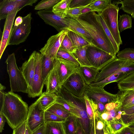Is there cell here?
Returning a JSON list of instances; mask_svg holds the SVG:
<instances>
[{
	"label": "cell",
	"instance_id": "ee69618b",
	"mask_svg": "<svg viewBox=\"0 0 134 134\" xmlns=\"http://www.w3.org/2000/svg\"><path fill=\"white\" fill-rule=\"evenodd\" d=\"M92 0H72L70 8L86 6L89 5Z\"/></svg>",
	"mask_w": 134,
	"mask_h": 134
},
{
	"label": "cell",
	"instance_id": "9a60e30c",
	"mask_svg": "<svg viewBox=\"0 0 134 134\" xmlns=\"http://www.w3.org/2000/svg\"><path fill=\"white\" fill-rule=\"evenodd\" d=\"M21 9H17L9 12L6 18L0 41V59L7 46L9 45V42L11 32L13 26L15 17L18 12Z\"/></svg>",
	"mask_w": 134,
	"mask_h": 134
},
{
	"label": "cell",
	"instance_id": "6f0895ef",
	"mask_svg": "<svg viewBox=\"0 0 134 134\" xmlns=\"http://www.w3.org/2000/svg\"><path fill=\"white\" fill-rule=\"evenodd\" d=\"M101 116L103 120L105 121H107L109 117L108 111L106 110L105 111L101 114Z\"/></svg>",
	"mask_w": 134,
	"mask_h": 134
},
{
	"label": "cell",
	"instance_id": "d590c367",
	"mask_svg": "<svg viewBox=\"0 0 134 134\" xmlns=\"http://www.w3.org/2000/svg\"><path fill=\"white\" fill-rule=\"evenodd\" d=\"M115 4H121L120 9L130 15L131 17L134 19V0H119L116 2Z\"/></svg>",
	"mask_w": 134,
	"mask_h": 134
},
{
	"label": "cell",
	"instance_id": "94428289",
	"mask_svg": "<svg viewBox=\"0 0 134 134\" xmlns=\"http://www.w3.org/2000/svg\"><path fill=\"white\" fill-rule=\"evenodd\" d=\"M93 12L92 9L88 7L83 9L82 12V14H86L88 12Z\"/></svg>",
	"mask_w": 134,
	"mask_h": 134
},
{
	"label": "cell",
	"instance_id": "8d00e7d4",
	"mask_svg": "<svg viewBox=\"0 0 134 134\" xmlns=\"http://www.w3.org/2000/svg\"><path fill=\"white\" fill-rule=\"evenodd\" d=\"M61 0H42L35 6L34 9L38 11L51 10Z\"/></svg>",
	"mask_w": 134,
	"mask_h": 134
},
{
	"label": "cell",
	"instance_id": "cb8c5ba5",
	"mask_svg": "<svg viewBox=\"0 0 134 134\" xmlns=\"http://www.w3.org/2000/svg\"><path fill=\"white\" fill-rule=\"evenodd\" d=\"M41 55V66L42 77L45 82L47 76L53 67L55 59H52L48 56Z\"/></svg>",
	"mask_w": 134,
	"mask_h": 134
},
{
	"label": "cell",
	"instance_id": "7bdbcfd3",
	"mask_svg": "<svg viewBox=\"0 0 134 134\" xmlns=\"http://www.w3.org/2000/svg\"><path fill=\"white\" fill-rule=\"evenodd\" d=\"M44 118L45 123L54 122H64L66 119L47 111H45Z\"/></svg>",
	"mask_w": 134,
	"mask_h": 134
},
{
	"label": "cell",
	"instance_id": "db71d44e",
	"mask_svg": "<svg viewBox=\"0 0 134 134\" xmlns=\"http://www.w3.org/2000/svg\"><path fill=\"white\" fill-rule=\"evenodd\" d=\"M45 124L42 125L32 132L31 134H44Z\"/></svg>",
	"mask_w": 134,
	"mask_h": 134
},
{
	"label": "cell",
	"instance_id": "7402d4cb",
	"mask_svg": "<svg viewBox=\"0 0 134 134\" xmlns=\"http://www.w3.org/2000/svg\"><path fill=\"white\" fill-rule=\"evenodd\" d=\"M129 74L123 72L115 73L97 82H93L89 86L91 87H100L104 88L107 85L113 82H118L120 80Z\"/></svg>",
	"mask_w": 134,
	"mask_h": 134
},
{
	"label": "cell",
	"instance_id": "6125c7cd",
	"mask_svg": "<svg viewBox=\"0 0 134 134\" xmlns=\"http://www.w3.org/2000/svg\"><path fill=\"white\" fill-rule=\"evenodd\" d=\"M95 134H104V129L102 130H95Z\"/></svg>",
	"mask_w": 134,
	"mask_h": 134
},
{
	"label": "cell",
	"instance_id": "ba28073f",
	"mask_svg": "<svg viewBox=\"0 0 134 134\" xmlns=\"http://www.w3.org/2000/svg\"><path fill=\"white\" fill-rule=\"evenodd\" d=\"M40 99L39 97L29 107L26 121L27 125L32 132L45 123V111L41 106Z\"/></svg>",
	"mask_w": 134,
	"mask_h": 134
},
{
	"label": "cell",
	"instance_id": "f907efd6",
	"mask_svg": "<svg viewBox=\"0 0 134 134\" xmlns=\"http://www.w3.org/2000/svg\"><path fill=\"white\" fill-rule=\"evenodd\" d=\"M95 123L94 115L93 118L90 120V134H95Z\"/></svg>",
	"mask_w": 134,
	"mask_h": 134
},
{
	"label": "cell",
	"instance_id": "816d5d0a",
	"mask_svg": "<svg viewBox=\"0 0 134 134\" xmlns=\"http://www.w3.org/2000/svg\"><path fill=\"white\" fill-rule=\"evenodd\" d=\"M115 134H133L126 126L119 131L115 132Z\"/></svg>",
	"mask_w": 134,
	"mask_h": 134
},
{
	"label": "cell",
	"instance_id": "ab89813d",
	"mask_svg": "<svg viewBox=\"0 0 134 134\" xmlns=\"http://www.w3.org/2000/svg\"><path fill=\"white\" fill-rule=\"evenodd\" d=\"M57 56L71 62L80 66L73 54L63 49L59 48L57 52Z\"/></svg>",
	"mask_w": 134,
	"mask_h": 134
},
{
	"label": "cell",
	"instance_id": "d6986e66",
	"mask_svg": "<svg viewBox=\"0 0 134 134\" xmlns=\"http://www.w3.org/2000/svg\"><path fill=\"white\" fill-rule=\"evenodd\" d=\"M67 25V29L72 31L80 36L93 46V39L90 33L84 27L76 20L68 17L66 18Z\"/></svg>",
	"mask_w": 134,
	"mask_h": 134
},
{
	"label": "cell",
	"instance_id": "2e32d148",
	"mask_svg": "<svg viewBox=\"0 0 134 134\" xmlns=\"http://www.w3.org/2000/svg\"><path fill=\"white\" fill-rule=\"evenodd\" d=\"M57 58L58 62V74L62 86L72 75L78 70L80 66L63 58L57 57Z\"/></svg>",
	"mask_w": 134,
	"mask_h": 134
},
{
	"label": "cell",
	"instance_id": "e0dca14e",
	"mask_svg": "<svg viewBox=\"0 0 134 134\" xmlns=\"http://www.w3.org/2000/svg\"><path fill=\"white\" fill-rule=\"evenodd\" d=\"M58 62L57 58L54 60L53 67L45 82L47 94L58 92L61 86L58 72Z\"/></svg>",
	"mask_w": 134,
	"mask_h": 134
},
{
	"label": "cell",
	"instance_id": "5b68a950",
	"mask_svg": "<svg viewBox=\"0 0 134 134\" xmlns=\"http://www.w3.org/2000/svg\"><path fill=\"white\" fill-rule=\"evenodd\" d=\"M118 4L111 3L100 14L119 47L120 45L122 44V41L118 26V15L119 9Z\"/></svg>",
	"mask_w": 134,
	"mask_h": 134
},
{
	"label": "cell",
	"instance_id": "ffe728a7",
	"mask_svg": "<svg viewBox=\"0 0 134 134\" xmlns=\"http://www.w3.org/2000/svg\"><path fill=\"white\" fill-rule=\"evenodd\" d=\"M117 94V101L120 104L121 109L128 108L134 105V90L119 91Z\"/></svg>",
	"mask_w": 134,
	"mask_h": 134
},
{
	"label": "cell",
	"instance_id": "5bb4252c",
	"mask_svg": "<svg viewBox=\"0 0 134 134\" xmlns=\"http://www.w3.org/2000/svg\"><path fill=\"white\" fill-rule=\"evenodd\" d=\"M37 13L46 24L54 28L59 32L67 29L66 18H63L55 15L52 9L39 10Z\"/></svg>",
	"mask_w": 134,
	"mask_h": 134
},
{
	"label": "cell",
	"instance_id": "836d02e7",
	"mask_svg": "<svg viewBox=\"0 0 134 134\" xmlns=\"http://www.w3.org/2000/svg\"><path fill=\"white\" fill-rule=\"evenodd\" d=\"M66 134H75L77 129V118L70 115L66 119L64 122Z\"/></svg>",
	"mask_w": 134,
	"mask_h": 134
},
{
	"label": "cell",
	"instance_id": "60d3db41",
	"mask_svg": "<svg viewBox=\"0 0 134 134\" xmlns=\"http://www.w3.org/2000/svg\"><path fill=\"white\" fill-rule=\"evenodd\" d=\"M88 5L70 8L68 10L67 16L76 20L82 15L83 10L87 7Z\"/></svg>",
	"mask_w": 134,
	"mask_h": 134
},
{
	"label": "cell",
	"instance_id": "11a10c76",
	"mask_svg": "<svg viewBox=\"0 0 134 134\" xmlns=\"http://www.w3.org/2000/svg\"><path fill=\"white\" fill-rule=\"evenodd\" d=\"M96 103L97 105L98 111L100 113L102 114L106 110L104 104L100 102Z\"/></svg>",
	"mask_w": 134,
	"mask_h": 134
},
{
	"label": "cell",
	"instance_id": "680465c9",
	"mask_svg": "<svg viewBox=\"0 0 134 134\" xmlns=\"http://www.w3.org/2000/svg\"><path fill=\"white\" fill-rule=\"evenodd\" d=\"M23 17L19 16L17 17L15 20L14 25V26H17L21 24L23 22Z\"/></svg>",
	"mask_w": 134,
	"mask_h": 134
},
{
	"label": "cell",
	"instance_id": "7dc6e473",
	"mask_svg": "<svg viewBox=\"0 0 134 134\" xmlns=\"http://www.w3.org/2000/svg\"><path fill=\"white\" fill-rule=\"evenodd\" d=\"M6 89V87L1 83L0 85V111L2 108L5 98L6 92L4 90Z\"/></svg>",
	"mask_w": 134,
	"mask_h": 134
},
{
	"label": "cell",
	"instance_id": "bcb514c9",
	"mask_svg": "<svg viewBox=\"0 0 134 134\" xmlns=\"http://www.w3.org/2000/svg\"><path fill=\"white\" fill-rule=\"evenodd\" d=\"M26 126V121H25L13 130L12 134H25Z\"/></svg>",
	"mask_w": 134,
	"mask_h": 134
},
{
	"label": "cell",
	"instance_id": "f35d334b",
	"mask_svg": "<svg viewBox=\"0 0 134 134\" xmlns=\"http://www.w3.org/2000/svg\"><path fill=\"white\" fill-rule=\"evenodd\" d=\"M67 34L64 38L59 48L73 53L76 49H75L71 39Z\"/></svg>",
	"mask_w": 134,
	"mask_h": 134
},
{
	"label": "cell",
	"instance_id": "d6a6232c",
	"mask_svg": "<svg viewBox=\"0 0 134 134\" xmlns=\"http://www.w3.org/2000/svg\"><path fill=\"white\" fill-rule=\"evenodd\" d=\"M96 15L97 20L102 26L106 35L111 41L116 53L117 54L119 51V47L118 46L110 32L101 16L100 13H96Z\"/></svg>",
	"mask_w": 134,
	"mask_h": 134
},
{
	"label": "cell",
	"instance_id": "30bf717a",
	"mask_svg": "<svg viewBox=\"0 0 134 134\" xmlns=\"http://www.w3.org/2000/svg\"><path fill=\"white\" fill-rule=\"evenodd\" d=\"M41 55L36 51L35 70L33 82L30 88L28 90V96L34 98L40 96L43 93L42 90L45 85L43 80L41 69Z\"/></svg>",
	"mask_w": 134,
	"mask_h": 134
},
{
	"label": "cell",
	"instance_id": "1f68e13d",
	"mask_svg": "<svg viewBox=\"0 0 134 134\" xmlns=\"http://www.w3.org/2000/svg\"><path fill=\"white\" fill-rule=\"evenodd\" d=\"M83 97L85 100L86 111L90 120L92 119L94 113L98 111L97 103L84 94Z\"/></svg>",
	"mask_w": 134,
	"mask_h": 134
},
{
	"label": "cell",
	"instance_id": "91938a15",
	"mask_svg": "<svg viewBox=\"0 0 134 134\" xmlns=\"http://www.w3.org/2000/svg\"><path fill=\"white\" fill-rule=\"evenodd\" d=\"M126 126L134 134V121H132L126 125Z\"/></svg>",
	"mask_w": 134,
	"mask_h": 134
},
{
	"label": "cell",
	"instance_id": "9c48e42d",
	"mask_svg": "<svg viewBox=\"0 0 134 134\" xmlns=\"http://www.w3.org/2000/svg\"><path fill=\"white\" fill-rule=\"evenodd\" d=\"M89 86L85 82L79 69L72 75L62 86L71 94L80 97H83Z\"/></svg>",
	"mask_w": 134,
	"mask_h": 134
},
{
	"label": "cell",
	"instance_id": "c3c4849f",
	"mask_svg": "<svg viewBox=\"0 0 134 134\" xmlns=\"http://www.w3.org/2000/svg\"><path fill=\"white\" fill-rule=\"evenodd\" d=\"M119 102L118 101L115 102H110L105 104L106 110L109 111L113 109L120 104Z\"/></svg>",
	"mask_w": 134,
	"mask_h": 134
},
{
	"label": "cell",
	"instance_id": "e7e4bbea",
	"mask_svg": "<svg viewBox=\"0 0 134 134\" xmlns=\"http://www.w3.org/2000/svg\"><path fill=\"white\" fill-rule=\"evenodd\" d=\"M131 118L132 120H133L132 121H134V114L131 115Z\"/></svg>",
	"mask_w": 134,
	"mask_h": 134
},
{
	"label": "cell",
	"instance_id": "83f0119b",
	"mask_svg": "<svg viewBox=\"0 0 134 134\" xmlns=\"http://www.w3.org/2000/svg\"><path fill=\"white\" fill-rule=\"evenodd\" d=\"M117 83L119 91L134 90V72L128 75Z\"/></svg>",
	"mask_w": 134,
	"mask_h": 134
},
{
	"label": "cell",
	"instance_id": "4fadbf2b",
	"mask_svg": "<svg viewBox=\"0 0 134 134\" xmlns=\"http://www.w3.org/2000/svg\"><path fill=\"white\" fill-rule=\"evenodd\" d=\"M37 0H3L0 3V20L5 19L8 13L15 9H21L27 5L32 6Z\"/></svg>",
	"mask_w": 134,
	"mask_h": 134
},
{
	"label": "cell",
	"instance_id": "74e56055",
	"mask_svg": "<svg viewBox=\"0 0 134 134\" xmlns=\"http://www.w3.org/2000/svg\"><path fill=\"white\" fill-rule=\"evenodd\" d=\"M116 56L118 58L134 63V49L130 48H126L119 51Z\"/></svg>",
	"mask_w": 134,
	"mask_h": 134
},
{
	"label": "cell",
	"instance_id": "4316f807",
	"mask_svg": "<svg viewBox=\"0 0 134 134\" xmlns=\"http://www.w3.org/2000/svg\"><path fill=\"white\" fill-rule=\"evenodd\" d=\"M57 96L55 93L47 94L44 92L40 96V104L42 109L45 111L55 102Z\"/></svg>",
	"mask_w": 134,
	"mask_h": 134
},
{
	"label": "cell",
	"instance_id": "ac0fdd59",
	"mask_svg": "<svg viewBox=\"0 0 134 134\" xmlns=\"http://www.w3.org/2000/svg\"><path fill=\"white\" fill-rule=\"evenodd\" d=\"M36 52L35 51H33L29 59L25 61L23 64L21 66L20 68L27 83L28 90L32 85L34 75Z\"/></svg>",
	"mask_w": 134,
	"mask_h": 134
},
{
	"label": "cell",
	"instance_id": "7a4b0ae2",
	"mask_svg": "<svg viewBox=\"0 0 134 134\" xmlns=\"http://www.w3.org/2000/svg\"><path fill=\"white\" fill-rule=\"evenodd\" d=\"M94 12L82 14L76 20L87 31L93 39V46L113 57L116 53L110 40L96 18Z\"/></svg>",
	"mask_w": 134,
	"mask_h": 134
},
{
	"label": "cell",
	"instance_id": "44dd1931",
	"mask_svg": "<svg viewBox=\"0 0 134 134\" xmlns=\"http://www.w3.org/2000/svg\"><path fill=\"white\" fill-rule=\"evenodd\" d=\"M79 69L85 82L88 85L94 81L99 71L92 66H79Z\"/></svg>",
	"mask_w": 134,
	"mask_h": 134
},
{
	"label": "cell",
	"instance_id": "52a82bcc",
	"mask_svg": "<svg viewBox=\"0 0 134 134\" xmlns=\"http://www.w3.org/2000/svg\"><path fill=\"white\" fill-rule=\"evenodd\" d=\"M87 59L90 64L99 71L116 58L105 51L90 45L86 51Z\"/></svg>",
	"mask_w": 134,
	"mask_h": 134
},
{
	"label": "cell",
	"instance_id": "3957f363",
	"mask_svg": "<svg viewBox=\"0 0 134 134\" xmlns=\"http://www.w3.org/2000/svg\"><path fill=\"white\" fill-rule=\"evenodd\" d=\"M5 63L9 76L10 91L27 93L28 86L21 70L17 66L14 53L8 55Z\"/></svg>",
	"mask_w": 134,
	"mask_h": 134
},
{
	"label": "cell",
	"instance_id": "f1b7e54d",
	"mask_svg": "<svg viewBox=\"0 0 134 134\" xmlns=\"http://www.w3.org/2000/svg\"><path fill=\"white\" fill-rule=\"evenodd\" d=\"M45 111L53 113L65 119L71 115L62 105L56 102Z\"/></svg>",
	"mask_w": 134,
	"mask_h": 134
},
{
	"label": "cell",
	"instance_id": "f5cc1de1",
	"mask_svg": "<svg viewBox=\"0 0 134 134\" xmlns=\"http://www.w3.org/2000/svg\"><path fill=\"white\" fill-rule=\"evenodd\" d=\"M6 119L2 114H0V132H2L4 130Z\"/></svg>",
	"mask_w": 134,
	"mask_h": 134
},
{
	"label": "cell",
	"instance_id": "e575fe53",
	"mask_svg": "<svg viewBox=\"0 0 134 134\" xmlns=\"http://www.w3.org/2000/svg\"><path fill=\"white\" fill-rule=\"evenodd\" d=\"M132 24V19L129 15L125 14L120 15L118 26L120 32L127 29H131Z\"/></svg>",
	"mask_w": 134,
	"mask_h": 134
},
{
	"label": "cell",
	"instance_id": "f6af8a7d",
	"mask_svg": "<svg viewBox=\"0 0 134 134\" xmlns=\"http://www.w3.org/2000/svg\"><path fill=\"white\" fill-rule=\"evenodd\" d=\"M108 122L115 132L120 130L126 125L123 123L118 122L115 121V120H112Z\"/></svg>",
	"mask_w": 134,
	"mask_h": 134
},
{
	"label": "cell",
	"instance_id": "be15d7a7",
	"mask_svg": "<svg viewBox=\"0 0 134 134\" xmlns=\"http://www.w3.org/2000/svg\"><path fill=\"white\" fill-rule=\"evenodd\" d=\"M32 133L26 125L25 134H31Z\"/></svg>",
	"mask_w": 134,
	"mask_h": 134
},
{
	"label": "cell",
	"instance_id": "d4e9b609",
	"mask_svg": "<svg viewBox=\"0 0 134 134\" xmlns=\"http://www.w3.org/2000/svg\"><path fill=\"white\" fill-rule=\"evenodd\" d=\"M90 45L76 49L72 53L79 63L80 66H92L88 60L86 54L87 49Z\"/></svg>",
	"mask_w": 134,
	"mask_h": 134
},
{
	"label": "cell",
	"instance_id": "4dcf8cb0",
	"mask_svg": "<svg viewBox=\"0 0 134 134\" xmlns=\"http://www.w3.org/2000/svg\"><path fill=\"white\" fill-rule=\"evenodd\" d=\"M67 34L71 39L75 49L90 44L82 37L72 31L68 30Z\"/></svg>",
	"mask_w": 134,
	"mask_h": 134
},
{
	"label": "cell",
	"instance_id": "8992f818",
	"mask_svg": "<svg viewBox=\"0 0 134 134\" xmlns=\"http://www.w3.org/2000/svg\"><path fill=\"white\" fill-rule=\"evenodd\" d=\"M23 21L17 26L13 25L9 42V45H17L24 42L31 31V13L23 17Z\"/></svg>",
	"mask_w": 134,
	"mask_h": 134
},
{
	"label": "cell",
	"instance_id": "7c38bea8",
	"mask_svg": "<svg viewBox=\"0 0 134 134\" xmlns=\"http://www.w3.org/2000/svg\"><path fill=\"white\" fill-rule=\"evenodd\" d=\"M84 94L96 102H100L105 105L118 100L117 94H114L105 91L104 88L89 86Z\"/></svg>",
	"mask_w": 134,
	"mask_h": 134
},
{
	"label": "cell",
	"instance_id": "8fae6325",
	"mask_svg": "<svg viewBox=\"0 0 134 134\" xmlns=\"http://www.w3.org/2000/svg\"><path fill=\"white\" fill-rule=\"evenodd\" d=\"M68 31L67 29L64 30L57 34L51 36L44 47L39 50L41 54L49 56L53 59H55L62 41Z\"/></svg>",
	"mask_w": 134,
	"mask_h": 134
},
{
	"label": "cell",
	"instance_id": "603a6c76",
	"mask_svg": "<svg viewBox=\"0 0 134 134\" xmlns=\"http://www.w3.org/2000/svg\"><path fill=\"white\" fill-rule=\"evenodd\" d=\"M64 122L45 123L44 134H66Z\"/></svg>",
	"mask_w": 134,
	"mask_h": 134
},
{
	"label": "cell",
	"instance_id": "484cf974",
	"mask_svg": "<svg viewBox=\"0 0 134 134\" xmlns=\"http://www.w3.org/2000/svg\"><path fill=\"white\" fill-rule=\"evenodd\" d=\"M72 1L61 0L53 7L52 12L55 15L62 18H66Z\"/></svg>",
	"mask_w": 134,
	"mask_h": 134
},
{
	"label": "cell",
	"instance_id": "6da1fadb",
	"mask_svg": "<svg viewBox=\"0 0 134 134\" xmlns=\"http://www.w3.org/2000/svg\"><path fill=\"white\" fill-rule=\"evenodd\" d=\"M29 108L18 95L11 91L6 92L0 114L5 117L13 130L26 121Z\"/></svg>",
	"mask_w": 134,
	"mask_h": 134
},
{
	"label": "cell",
	"instance_id": "277c9868",
	"mask_svg": "<svg viewBox=\"0 0 134 134\" xmlns=\"http://www.w3.org/2000/svg\"><path fill=\"white\" fill-rule=\"evenodd\" d=\"M118 72L129 74L134 72V63L116 57L100 71L93 82H99L111 75Z\"/></svg>",
	"mask_w": 134,
	"mask_h": 134
},
{
	"label": "cell",
	"instance_id": "b9f144b4",
	"mask_svg": "<svg viewBox=\"0 0 134 134\" xmlns=\"http://www.w3.org/2000/svg\"><path fill=\"white\" fill-rule=\"evenodd\" d=\"M57 96L56 102L62 105L71 115L78 119H80L81 117L79 114L70 106L65 102L60 97Z\"/></svg>",
	"mask_w": 134,
	"mask_h": 134
},
{
	"label": "cell",
	"instance_id": "9f6ffc18",
	"mask_svg": "<svg viewBox=\"0 0 134 134\" xmlns=\"http://www.w3.org/2000/svg\"><path fill=\"white\" fill-rule=\"evenodd\" d=\"M75 134H85L81 125L77 120V129Z\"/></svg>",
	"mask_w": 134,
	"mask_h": 134
},
{
	"label": "cell",
	"instance_id": "681fc988",
	"mask_svg": "<svg viewBox=\"0 0 134 134\" xmlns=\"http://www.w3.org/2000/svg\"><path fill=\"white\" fill-rule=\"evenodd\" d=\"M122 112L121 115H129L134 114V105L130 108L123 109H121Z\"/></svg>",
	"mask_w": 134,
	"mask_h": 134
},
{
	"label": "cell",
	"instance_id": "f546056e",
	"mask_svg": "<svg viewBox=\"0 0 134 134\" xmlns=\"http://www.w3.org/2000/svg\"><path fill=\"white\" fill-rule=\"evenodd\" d=\"M111 0H92L88 5L93 12L100 13L111 3Z\"/></svg>",
	"mask_w": 134,
	"mask_h": 134
}]
</instances>
